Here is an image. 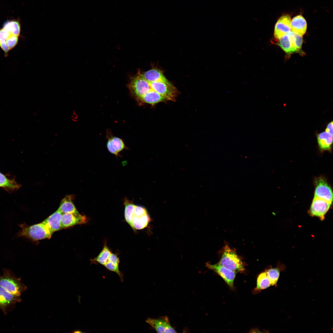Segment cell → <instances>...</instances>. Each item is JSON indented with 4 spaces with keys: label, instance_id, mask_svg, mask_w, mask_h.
Listing matches in <instances>:
<instances>
[{
    "label": "cell",
    "instance_id": "25",
    "mask_svg": "<svg viewBox=\"0 0 333 333\" xmlns=\"http://www.w3.org/2000/svg\"><path fill=\"white\" fill-rule=\"evenodd\" d=\"M270 286L269 280L265 271L260 274L257 278L256 289L258 290H264Z\"/></svg>",
    "mask_w": 333,
    "mask_h": 333
},
{
    "label": "cell",
    "instance_id": "29",
    "mask_svg": "<svg viewBox=\"0 0 333 333\" xmlns=\"http://www.w3.org/2000/svg\"><path fill=\"white\" fill-rule=\"evenodd\" d=\"M147 213H148L147 210L145 208L141 206L135 205L133 216L138 217Z\"/></svg>",
    "mask_w": 333,
    "mask_h": 333
},
{
    "label": "cell",
    "instance_id": "10",
    "mask_svg": "<svg viewBox=\"0 0 333 333\" xmlns=\"http://www.w3.org/2000/svg\"><path fill=\"white\" fill-rule=\"evenodd\" d=\"M331 204L322 199L314 197L310 209V214L323 220Z\"/></svg>",
    "mask_w": 333,
    "mask_h": 333
},
{
    "label": "cell",
    "instance_id": "6",
    "mask_svg": "<svg viewBox=\"0 0 333 333\" xmlns=\"http://www.w3.org/2000/svg\"><path fill=\"white\" fill-rule=\"evenodd\" d=\"M149 83L151 88L164 97L166 101H175L178 91L167 80Z\"/></svg>",
    "mask_w": 333,
    "mask_h": 333
},
{
    "label": "cell",
    "instance_id": "16",
    "mask_svg": "<svg viewBox=\"0 0 333 333\" xmlns=\"http://www.w3.org/2000/svg\"><path fill=\"white\" fill-rule=\"evenodd\" d=\"M62 215V213L58 210L43 222L53 232L62 229L61 226Z\"/></svg>",
    "mask_w": 333,
    "mask_h": 333
},
{
    "label": "cell",
    "instance_id": "34",
    "mask_svg": "<svg viewBox=\"0 0 333 333\" xmlns=\"http://www.w3.org/2000/svg\"><path fill=\"white\" fill-rule=\"evenodd\" d=\"M73 332L75 333H83V332L81 331H80V330H76L75 331H73Z\"/></svg>",
    "mask_w": 333,
    "mask_h": 333
},
{
    "label": "cell",
    "instance_id": "12",
    "mask_svg": "<svg viewBox=\"0 0 333 333\" xmlns=\"http://www.w3.org/2000/svg\"><path fill=\"white\" fill-rule=\"evenodd\" d=\"M87 221L86 216L79 213H63L61 217V226L63 229L77 224H85Z\"/></svg>",
    "mask_w": 333,
    "mask_h": 333
},
{
    "label": "cell",
    "instance_id": "7",
    "mask_svg": "<svg viewBox=\"0 0 333 333\" xmlns=\"http://www.w3.org/2000/svg\"><path fill=\"white\" fill-rule=\"evenodd\" d=\"M314 183L315 189L314 197L322 199L332 204V189L326 179L322 177L317 178L314 180Z\"/></svg>",
    "mask_w": 333,
    "mask_h": 333
},
{
    "label": "cell",
    "instance_id": "22",
    "mask_svg": "<svg viewBox=\"0 0 333 333\" xmlns=\"http://www.w3.org/2000/svg\"><path fill=\"white\" fill-rule=\"evenodd\" d=\"M145 79L149 82L160 80H166L162 72L159 69L153 68L142 74Z\"/></svg>",
    "mask_w": 333,
    "mask_h": 333
},
{
    "label": "cell",
    "instance_id": "20",
    "mask_svg": "<svg viewBox=\"0 0 333 333\" xmlns=\"http://www.w3.org/2000/svg\"><path fill=\"white\" fill-rule=\"evenodd\" d=\"M58 210L62 214L79 213L76 208L71 195H67L62 199Z\"/></svg>",
    "mask_w": 333,
    "mask_h": 333
},
{
    "label": "cell",
    "instance_id": "11",
    "mask_svg": "<svg viewBox=\"0 0 333 333\" xmlns=\"http://www.w3.org/2000/svg\"><path fill=\"white\" fill-rule=\"evenodd\" d=\"M206 266L221 276L229 286L233 287V282L236 277L235 272L224 267L219 262L214 265L207 263Z\"/></svg>",
    "mask_w": 333,
    "mask_h": 333
},
{
    "label": "cell",
    "instance_id": "28",
    "mask_svg": "<svg viewBox=\"0 0 333 333\" xmlns=\"http://www.w3.org/2000/svg\"><path fill=\"white\" fill-rule=\"evenodd\" d=\"M104 266L109 270L116 273L121 279H123L122 274L119 270V266L109 261H108Z\"/></svg>",
    "mask_w": 333,
    "mask_h": 333
},
{
    "label": "cell",
    "instance_id": "8",
    "mask_svg": "<svg viewBox=\"0 0 333 333\" xmlns=\"http://www.w3.org/2000/svg\"><path fill=\"white\" fill-rule=\"evenodd\" d=\"M146 321L157 332H177L171 326L167 316H162L157 319L148 318Z\"/></svg>",
    "mask_w": 333,
    "mask_h": 333
},
{
    "label": "cell",
    "instance_id": "1",
    "mask_svg": "<svg viewBox=\"0 0 333 333\" xmlns=\"http://www.w3.org/2000/svg\"><path fill=\"white\" fill-rule=\"evenodd\" d=\"M20 33L21 27L14 22L6 21L0 29V48L5 57L18 44Z\"/></svg>",
    "mask_w": 333,
    "mask_h": 333
},
{
    "label": "cell",
    "instance_id": "32",
    "mask_svg": "<svg viewBox=\"0 0 333 333\" xmlns=\"http://www.w3.org/2000/svg\"><path fill=\"white\" fill-rule=\"evenodd\" d=\"M333 121L329 122L327 125L325 131L333 135Z\"/></svg>",
    "mask_w": 333,
    "mask_h": 333
},
{
    "label": "cell",
    "instance_id": "4",
    "mask_svg": "<svg viewBox=\"0 0 333 333\" xmlns=\"http://www.w3.org/2000/svg\"><path fill=\"white\" fill-rule=\"evenodd\" d=\"M219 263L222 266L236 273L242 272L245 270L243 262L236 252L227 245L224 247Z\"/></svg>",
    "mask_w": 333,
    "mask_h": 333
},
{
    "label": "cell",
    "instance_id": "13",
    "mask_svg": "<svg viewBox=\"0 0 333 333\" xmlns=\"http://www.w3.org/2000/svg\"><path fill=\"white\" fill-rule=\"evenodd\" d=\"M291 19L288 15L282 16L277 21L275 27L274 36L279 39L284 35L287 34L291 30Z\"/></svg>",
    "mask_w": 333,
    "mask_h": 333
},
{
    "label": "cell",
    "instance_id": "15",
    "mask_svg": "<svg viewBox=\"0 0 333 333\" xmlns=\"http://www.w3.org/2000/svg\"><path fill=\"white\" fill-rule=\"evenodd\" d=\"M333 135L324 130L316 133V136L319 148L320 151H331L332 148Z\"/></svg>",
    "mask_w": 333,
    "mask_h": 333
},
{
    "label": "cell",
    "instance_id": "26",
    "mask_svg": "<svg viewBox=\"0 0 333 333\" xmlns=\"http://www.w3.org/2000/svg\"><path fill=\"white\" fill-rule=\"evenodd\" d=\"M281 271L278 267L271 268L265 271L269 280L271 286H277Z\"/></svg>",
    "mask_w": 333,
    "mask_h": 333
},
{
    "label": "cell",
    "instance_id": "14",
    "mask_svg": "<svg viewBox=\"0 0 333 333\" xmlns=\"http://www.w3.org/2000/svg\"><path fill=\"white\" fill-rule=\"evenodd\" d=\"M278 45L287 54L297 52L295 41V33L290 31L279 39Z\"/></svg>",
    "mask_w": 333,
    "mask_h": 333
},
{
    "label": "cell",
    "instance_id": "21",
    "mask_svg": "<svg viewBox=\"0 0 333 333\" xmlns=\"http://www.w3.org/2000/svg\"><path fill=\"white\" fill-rule=\"evenodd\" d=\"M150 221V218L148 213L138 217L133 216L131 227L134 230L142 229L146 227Z\"/></svg>",
    "mask_w": 333,
    "mask_h": 333
},
{
    "label": "cell",
    "instance_id": "5",
    "mask_svg": "<svg viewBox=\"0 0 333 333\" xmlns=\"http://www.w3.org/2000/svg\"><path fill=\"white\" fill-rule=\"evenodd\" d=\"M128 87L132 94L138 101L152 89L150 83L140 73L131 79Z\"/></svg>",
    "mask_w": 333,
    "mask_h": 333
},
{
    "label": "cell",
    "instance_id": "33",
    "mask_svg": "<svg viewBox=\"0 0 333 333\" xmlns=\"http://www.w3.org/2000/svg\"><path fill=\"white\" fill-rule=\"evenodd\" d=\"M78 116L75 110L73 111L71 117L72 121L76 122L78 120Z\"/></svg>",
    "mask_w": 333,
    "mask_h": 333
},
{
    "label": "cell",
    "instance_id": "3",
    "mask_svg": "<svg viewBox=\"0 0 333 333\" xmlns=\"http://www.w3.org/2000/svg\"><path fill=\"white\" fill-rule=\"evenodd\" d=\"M3 273L2 275L0 274V286L11 294L20 297L27 289L21 278H17L10 269H3Z\"/></svg>",
    "mask_w": 333,
    "mask_h": 333
},
{
    "label": "cell",
    "instance_id": "31",
    "mask_svg": "<svg viewBox=\"0 0 333 333\" xmlns=\"http://www.w3.org/2000/svg\"><path fill=\"white\" fill-rule=\"evenodd\" d=\"M108 261L110 262L115 265L119 266L120 262L119 259L117 256L115 254L111 253Z\"/></svg>",
    "mask_w": 333,
    "mask_h": 333
},
{
    "label": "cell",
    "instance_id": "2",
    "mask_svg": "<svg viewBox=\"0 0 333 333\" xmlns=\"http://www.w3.org/2000/svg\"><path fill=\"white\" fill-rule=\"evenodd\" d=\"M21 229L16 235V237H23L34 241L50 239L53 232L42 222L28 226L25 223L19 224Z\"/></svg>",
    "mask_w": 333,
    "mask_h": 333
},
{
    "label": "cell",
    "instance_id": "19",
    "mask_svg": "<svg viewBox=\"0 0 333 333\" xmlns=\"http://www.w3.org/2000/svg\"><path fill=\"white\" fill-rule=\"evenodd\" d=\"M166 101L162 96L151 89L139 100L142 103L154 105L159 103Z\"/></svg>",
    "mask_w": 333,
    "mask_h": 333
},
{
    "label": "cell",
    "instance_id": "27",
    "mask_svg": "<svg viewBox=\"0 0 333 333\" xmlns=\"http://www.w3.org/2000/svg\"><path fill=\"white\" fill-rule=\"evenodd\" d=\"M0 187L7 188L12 190H17L20 187L14 180L10 179L0 173Z\"/></svg>",
    "mask_w": 333,
    "mask_h": 333
},
{
    "label": "cell",
    "instance_id": "23",
    "mask_svg": "<svg viewBox=\"0 0 333 333\" xmlns=\"http://www.w3.org/2000/svg\"><path fill=\"white\" fill-rule=\"evenodd\" d=\"M124 204L125 206V218L126 222L131 226L135 205L127 199L125 200Z\"/></svg>",
    "mask_w": 333,
    "mask_h": 333
},
{
    "label": "cell",
    "instance_id": "9",
    "mask_svg": "<svg viewBox=\"0 0 333 333\" xmlns=\"http://www.w3.org/2000/svg\"><path fill=\"white\" fill-rule=\"evenodd\" d=\"M22 302L20 296L14 295L0 286V310L6 315L9 308Z\"/></svg>",
    "mask_w": 333,
    "mask_h": 333
},
{
    "label": "cell",
    "instance_id": "24",
    "mask_svg": "<svg viewBox=\"0 0 333 333\" xmlns=\"http://www.w3.org/2000/svg\"><path fill=\"white\" fill-rule=\"evenodd\" d=\"M111 253V251L105 244L101 252L97 257L93 260V261L104 266L108 261Z\"/></svg>",
    "mask_w": 333,
    "mask_h": 333
},
{
    "label": "cell",
    "instance_id": "30",
    "mask_svg": "<svg viewBox=\"0 0 333 333\" xmlns=\"http://www.w3.org/2000/svg\"><path fill=\"white\" fill-rule=\"evenodd\" d=\"M295 44L297 51L300 50L302 47L303 40L302 36L295 33Z\"/></svg>",
    "mask_w": 333,
    "mask_h": 333
},
{
    "label": "cell",
    "instance_id": "17",
    "mask_svg": "<svg viewBox=\"0 0 333 333\" xmlns=\"http://www.w3.org/2000/svg\"><path fill=\"white\" fill-rule=\"evenodd\" d=\"M291 29L296 34L302 36L307 29V23L305 19L301 15H298L294 18L291 21Z\"/></svg>",
    "mask_w": 333,
    "mask_h": 333
},
{
    "label": "cell",
    "instance_id": "18",
    "mask_svg": "<svg viewBox=\"0 0 333 333\" xmlns=\"http://www.w3.org/2000/svg\"><path fill=\"white\" fill-rule=\"evenodd\" d=\"M107 147L110 153L117 156H118L120 152L126 148L122 140L116 137H112L108 139Z\"/></svg>",
    "mask_w": 333,
    "mask_h": 333
}]
</instances>
